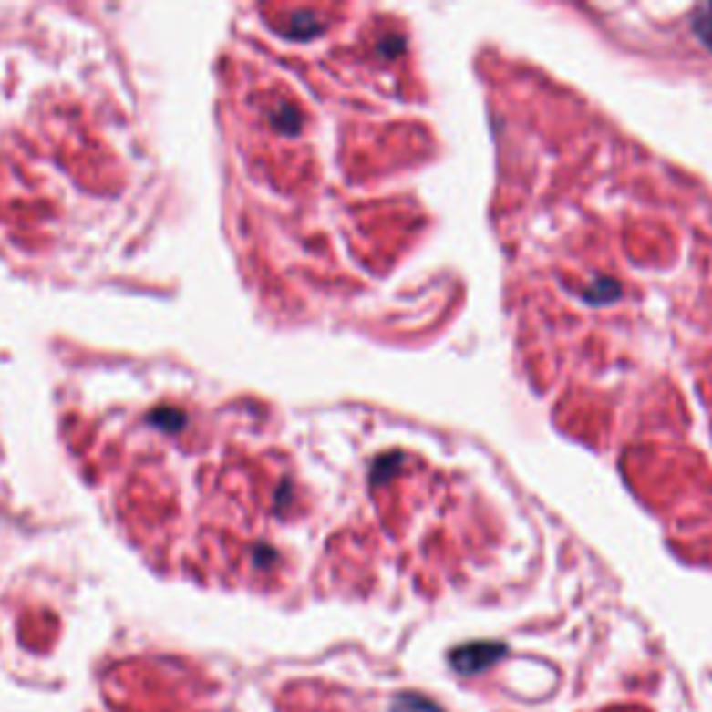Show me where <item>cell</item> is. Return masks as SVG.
Listing matches in <instances>:
<instances>
[{
	"instance_id": "6da1fadb",
	"label": "cell",
	"mask_w": 712,
	"mask_h": 712,
	"mask_svg": "<svg viewBox=\"0 0 712 712\" xmlns=\"http://www.w3.org/2000/svg\"><path fill=\"white\" fill-rule=\"evenodd\" d=\"M501 651H504L501 645H484V643L481 645H468V648H459L454 654V666L462 674H473L479 668H487L490 663H496Z\"/></svg>"
},
{
	"instance_id": "7a4b0ae2",
	"label": "cell",
	"mask_w": 712,
	"mask_h": 712,
	"mask_svg": "<svg viewBox=\"0 0 712 712\" xmlns=\"http://www.w3.org/2000/svg\"><path fill=\"white\" fill-rule=\"evenodd\" d=\"M393 712H443V709L423 696H398L393 704Z\"/></svg>"
}]
</instances>
